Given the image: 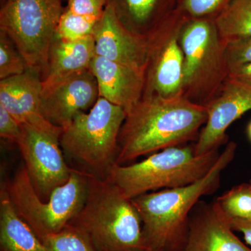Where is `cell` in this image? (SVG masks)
I'll use <instances>...</instances> for the list:
<instances>
[{
	"label": "cell",
	"instance_id": "cell-1",
	"mask_svg": "<svg viewBox=\"0 0 251 251\" xmlns=\"http://www.w3.org/2000/svg\"><path fill=\"white\" fill-rule=\"evenodd\" d=\"M206 120L205 105L184 95L143 94L126 114L119 135L115 165L129 164L140 156L198 140Z\"/></svg>",
	"mask_w": 251,
	"mask_h": 251
},
{
	"label": "cell",
	"instance_id": "cell-2",
	"mask_svg": "<svg viewBox=\"0 0 251 251\" xmlns=\"http://www.w3.org/2000/svg\"><path fill=\"white\" fill-rule=\"evenodd\" d=\"M237 148L234 142L227 143L210 171L192 184L147 193L132 199L141 218L148 250L181 249L193 209L201 198L219 187L221 175L233 161Z\"/></svg>",
	"mask_w": 251,
	"mask_h": 251
},
{
	"label": "cell",
	"instance_id": "cell-3",
	"mask_svg": "<svg viewBox=\"0 0 251 251\" xmlns=\"http://www.w3.org/2000/svg\"><path fill=\"white\" fill-rule=\"evenodd\" d=\"M69 224L97 251H145L141 218L131 199L106 179L89 174L85 202Z\"/></svg>",
	"mask_w": 251,
	"mask_h": 251
},
{
	"label": "cell",
	"instance_id": "cell-4",
	"mask_svg": "<svg viewBox=\"0 0 251 251\" xmlns=\"http://www.w3.org/2000/svg\"><path fill=\"white\" fill-rule=\"evenodd\" d=\"M220 154L216 150L196 155L194 145L173 147L138 163L115 165L106 179L132 200L145 193L193 184L210 171Z\"/></svg>",
	"mask_w": 251,
	"mask_h": 251
},
{
	"label": "cell",
	"instance_id": "cell-5",
	"mask_svg": "<svg viewBox=\"0 0 251 251\" xmlns=\"http://www.w3.org/2000/svg\"><path fill=\"white\" fill-rule=\"evenodd\" d=\"M126 113L99 97L88 112H80L62 128L59 143L64 156L81 171L106 179L116 164L118 140Z\"/></svg>",
	"mask_w": 251,
	"mask_h": 251
},
{
	"label": "cell",
	"instance_id": "cell-6",
	"mask_svg": "<svg viewBox=\"0 0 251 251\" xmlns=\"http://www.w3.org/2000/svg\"><path fill=\"white\" fill-rule=\"evenodd\" d=\"M89 174L75 168L67 183L56 188L49 201L41 199L22 163L3 186L18 215L42 242L64 228L80 210L88 191Z\"/></svg>",
	"mask_w": 251,
	"mask_h": 251
},
{
	"label": "cell",
	"instance_id": "cell-7",
	"mask_svg": "<svg viewBox=\"0 0 251 251\" xmlns=\"http://www.w3.org/2000/svg\"><path fill=\"white\" fill-rule=\"evenodd\" d=\"M184 52L183 95L206 105L219 94L228 76L226 44L220 37L214 20H186L180 35Z\"/></svg>",
	"mask_w": 251,
	"mask_h": 251
},
{
	"label": "cell",
	"instance_id": "cell-8",
	"mask_svg": "<svg viewBox=\"0 0 251 251\" xmlns=\"http://www.w3.org/2000/svg\"><path fill=\"white\" fill-rule=\"evenodd\" d=\"M64 11L62 0H6L1 6L0 30L11 37L29 69L42 80Z\"/></svg>",
	"mask_w": 251,
	"mask_h": 251
},
{
	"label": "cell",
	"instance_id": "cell-9",
	"mask_svg": "<svg viewBox=\"0 0 251 251\" xmlns=\"http://www.w3.org/2000/svg\"><path fill=\"white\" fill-rule=\"evenodd\" d=\"M186 20L181 11L166 15L147 34L148 59L144 94L183 95L184 57L180 35Z\"/></svg>",
	"mask_w": 251,
	"mask_h": 251
},
{
	"label": "cell",
	"instance_id": "cell-10",
	"mask_svg": "<svg viewBox=\"0 0 251 251\" xmlns=\"http://www.w3.org/2000/svg\"><path fill=\"white\" fill-rule=\"evenodd\" d=\"M16 145L33 187L42 201H49L56 188L68 182L75 170L65 161L59 135L21 125Z\"/></svg>",
	"mask_w": 251,
	"mask_h": 251
},
{
	"label": "cell",
	"instance_id": "cell-11",
	"mask_svg": "<svg viewBox=\"0 0 251 251\" xmlns=\"http://www.w3.org/2000/svg\"><path fill=\"white\" fill-rule=\"evenodd\" d=\"M204 105L207 120L194 145L196 155L216 151L226 143L229 126L251 110V86L227 77L219 94Z\"/></svg>",
	"mask_w": 251,
	"mask_h": 251
},
{
	"label": "cell",
	"instance_id": "cell-12",
	"mask_svg": "<svg viewBox=\"0 0 251 251\" xmlns=\"http://www.w3.org/2000/svg\"><path fill=\"white\" fill-rule=\"evenodd\" d=\"M99 98L97 81L87 69L43 87L41 109L50 123L64 128L78 112L90 110Z\"/></svg>",
	"mask_w": 251,
	"mask_h": 251
},
{
	"label": "cell",
	"instance_id": "cell-13",
	"mask_svg": "<svg viewBox=\"0 0 251 251\" xmlns=\"http://www.w3.org/2000/svg\"><path fill=\"white\" fill-rule=\"evenodd\" d=\"M179 251H251L234 233L229 218L215 201L199 202L190 216L188 233Z\"/></svg>",
	"mask_w": 251,
	"mask_h": 251
},
{
	"label": "cell",
	"instance_id": "cell-14",
	"mask_svg": "<svg viewBox=\"0 0 251 251\" xmlns=\"http://www.w3.org/2000/svg\"><path fill=\"white\" fill-rule=\"evenodd\" d=\"M92 36L97 55L142 72L146 71L147 36L126 27L108 6H105Z\"/></svg>",
	"mask_w": 251,
	"mask_h": 251
},
{
	"label": "cell",
	"instance_id": "cell-15",
	"mask_svg": "<svg viewBox=\"0 0 251 251\" xmlns=\"http://www.w3.org/2000/svg\"><path fill=\"white\" fill-rule=\"evenodd\" d=\"M42 78L28 69L21 75L0 80V105L4 107L21 125L59 135L62 128L50 123L41 109Z\"/></svg>",
	"mask_w": 251,
	"mask_h": 251
},
{
	"label": "cell",
	"instance_id": "cell-16",
	"mask_svg": "<svg viewBox=\"0 0 251 251\" xmlns=\"http://www.w3.org/2000/svg\"><path fill=\"white\" fill-rule=\"evenodd\" d=\"M90 70L98 84L99 97L121 107L128 113L145 92V72L96 54Z\"/></svg>",
	"mask_w": 251,
	"mask_h": 251
},
{
	"label": "cell",
	"instance_id": "cell-17",
	"mask_svg": "<svg viewBox=\"0 0 251 251\" xmlns=\"http://www.w3.org/2000/svg\"><path fill=\"white\" fill-rule=\"evenodd\" d=\"M95 55L93 36L75 41H64L55 36L50 49L43 87L90 69Z\"/></svg>",
	"mask_w": 251,
	"mask_h": 251
},
{
	"label": "cell",
	"instance_id": "cell-18",
	"mask_svg": "<svg viewBox=\"0 0 251 251\" xmlns=\"http://www.w3.org/2000/svg\"><path fill=\"white\" fill-rule=\"evenodd\" d=\"M0 250L48 251L15 209L4 186L0 190Z\"/></svg>",
	"mask_w": 251,
	"mask_h": 251
},
{
	"label": "cell",
	"instance_id": "cell-19",
	"mask_svg": "<svg viewBox=\"0 0 251 251\" xmlns=\"http://www.w3.org/2000/svg\"><path fill=\"white\" fill-rule=\"evenodd\" d=\"M105 6L129 30L146 36L161 19L163 0H105Z\"/></svg>",
	"mask_w": 251,
	"mask_h": 251
},
{
	"label": "cell",
	"instance_id": "cell-20",
	"mask_svg": "<svg viewBox=\"0 0 251 251\" xmlns=\"http://www.w3.org/2000/svg\"><path fill=\"white\" fill-rule=\"evenodd\" d=\"M225 44L251 36V0H229L214 19Z\"/></svg>",
	"mask_w": 251,
	"mask_h": 251
},
{
	"label": "cell",
	"instance_id": "cell-21",
	"mask_svg": "<svg viewBox=\"0 0 251 251\" xmlns=\"http://www.w3.org/2000/svg\"><path fill=\"white\" fill-rule=\"evenodd\" d=\"M100 18L75 14L65 8L59 20L55 36L62 40L75 41L92 36Z\"/></svg>",
	"mask_w": 251,
	"mask_h": 251
},
{
	"label": "cell",
	"instance_id": "cell-22",
	"mask_svg": "<svg viewBox=\"0 0 251 251\" xmlns=\"http://www.w3.org/2000/svg\"><path fill=\"white\" fill-rule=\"evenodd\" d=\"M42 242L48 251H97L88 237L70 224Z\"/></svg>",
	"mask_w": 251,
	"mask_h": 251
},
{
	"label": "cell",
	"instance_id": "cell-23",
	"mask_svg": "<svg viewBox=\"0 0 251 251\" xmlns=\"http://www.w3.org/2000/svg\"><path fill=\"white\" fill-rule=\"evenodd\" d=\"M220 207L229 219L251 218L250 184L237 185L216 200Z\"/></svg>",
	"mask_w": 251,
	"mask_h": 251
},
{
	"label": "cell",
	"instance_id": "cell-24",
	"mask_svg": "<svg viewBox=\"0 0 251 251\" xmlns=\"http://www.w3.org/2000/svg\"><path fill=\"white\" fill-rule=\"evenodd\" d=\"M28 69L25 59L14 41L0 30V80L21 75Z\"/></svg>",
	"mask_w": 251,
	"mask_h": 251
},
{
	"label": "cell",
	"instance_id": "cell-25",
	"mask_svg": "<svg viewBox=\"0 0 251 251\" xmlns=\"http://www.w3.org/2000/svg\"><path fill=\"white\" fill-rule=\"evenodd\" d=\"M229 0H180L181 9L191 18L218 14Z\"/></svg>",
	"mask_w": 251,
	"mask_h": 251
},
{
	"label": "cell",
	"instance_id": "cell-26",
	"mask_svg": "<svg viewBox=\"0 0 251 251\" xmlns=\"http://www.w3.org/2000/svg\"><path fill=\"white\" fill-rule=\"evenodd\" d=\"M227 67H239L251 62V36L226 44Z\"/></svg>",
	"mask_w": 251,
	"mask_h": 251
},
{
	"label": "cell",
	"instance_id": "cell-27",
	"mask_svg": "<svg viewBox=\"0 0 251 251\" xmlns=\"http://www.w3.org/2000/svg\"><path fill=\"white\" fill-rule=\"evenodd\" d=\"M105 4V0H68L67 8L75 14L100 18Z\"/></svg>",
	"mask_w": 251,
	"mask_h": 251
},
{
	"label": "cell",
	"instance_id": "cell-28",
	"mask_svg": "<svg viewBox=\"0 0 251 251\" xmlns=\"http://www.w3.org/2000/svg\"><path fill=\"white\" fill-rule=\"evenodd\" d=\"M21 125L4 107L0 105V136L11 143H17L21 135Z\"/></svg>",
	"mask_w": 251,
	"mask_h": 251
},
{
	"label": "cell",
	"instance_id": "cell-29",
	"mask_svg": "<svg viewBox=\"0 0 251 251\" xmlns=\"http://www.w3.org/2000/svg\"><path fill=\"white\" fill-rule=\"evenodd\" d=\"M227 77L251 86V62L229 69Z\"/></svg>",
	"mask_w": 251,
	"mask_h": 251
},
{
	"label": "cell",
	"instance_id": "cell-30",
	"mask_svg": "<svg viewBox=\"0 0 251 251\" xmlns=\"http://www.w3.org/2000/svg\"><path fill=\"white\" fill-rule=\"evenodd\" d=\"M229 221L232 229L244 234L246 242L251 246V218L247 219H229Z\"/></svg>",
	"mask_w": 251,
	"mask_h": 251
},
{
	"label": "cell",
	"instance_id": "cell-31",
	"mask_svg": "<svg viewBox=\"0 0 251 251\" xmlns=\"http://www.w3.org/2000/svg\"><path fill=\"white\" fill-rule=\"evenodd\" d=\"M247 134L248 136H249V140L251 141V122L249 123V126H248Z\"/></svg>",
	"mask_w": 251,
	"mask_h": 251
},
{
	"label": "cell",
	"instance_id": "cell-32",
	"mask_svg": "<svg viewBox=\"0 0 251 251\" xmlns=\"http://www.w3.org/2000/svg\"><path fill=\"white\" fill-rule=\"evenodd\" d=\"M6 0H1V6L4 4L6 2Z\"/></svg>",
	"mask_w": 251,
	"mask_h": 251
},
{
	"label": "cell",
	"instance_id": "cell-33",
	"mask_svg": "<svg viewBox=\"0 0 251 251\" xmlns=\"http://www.w3.org/2000/svg\"><path fill=\"white\" fill-rule=\"evenodd\" d=\"M152 251V250H146V251Z\"/></svg>",
	"mask_w": 251,
	"mask_h": 251
},
{
	"label": "cell",
	"instance_id": "cell-34",
	"mask_svg": "<svg viewBox=\"0 0 251 251\" xmlns=\"http://www.w3.org/2000/svg\"><path fill=\"white\" fill-rule=\"evenodd\" d=\"M250 185H251V181H250Z\"/></svg>",
	"mask_w": 251,
	"mask_h": 251
}]
</instances>
